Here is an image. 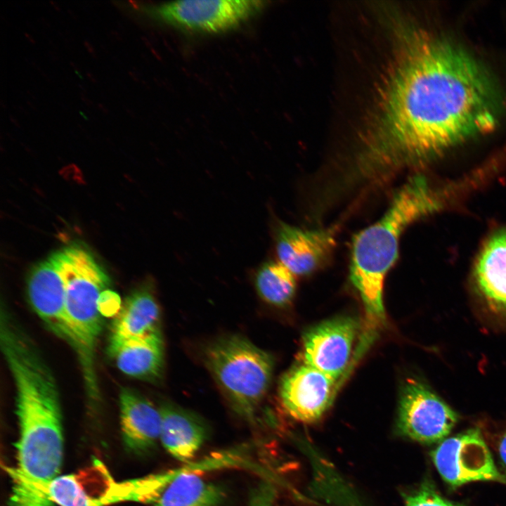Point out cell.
Here are the masks:
<instances>
[{
    "label": "cell",
    "instance_id": "obj_1",
    "mask_svg": "<svg viewBox=\"0 0 506 506\" xmlns=\"http://www.w3.org/2000/svg\"><path fill=\"white\" fill-rule=\"evenodd\" d=\"M360 158L368 176L391 171L496 124L502 99L472 56L440 39L406 44Z\"/></svg>",
    "mask_w": 506,
    "mask_h": 506
},
{
    "label": "cell",
    "instance_id": "obj_2",
    "mask_svg": "<svg viewBox=\"0 0 506 506\" xmlns=\"http://www.w3.org/2000/svg\"><path fill=\"white\" fill-rule=\"evenodd\" d=\"M0 342L15 386L18 465L29 471H58L63 438L60 397L53 373L7 312L1 314Z\"/></svg>",
    "mask_w": 506,
    "mask_h": 506
},
{
    "label": "cell",
    "instance_id": "obj_3",
    "mask_svg": "<svg viewBox=\"0 0 506 506\" xmlns=\"http://www.w3.org/2000/svg\"><path fill=\"white\" fill-rule=\"evenodd\" d=\"M436 207V197L424 179L414 176L395 193L382 218L353 237L350 280L372 321L384 320V282L398 258L401 233Z\"/></svg>",
    "mask_w": 506,
    "mask_h": 506
},
{
    "label": "cell",
    "instance_id": "obj_4",
    "mask_svg": "<svg viewBox=\"0 0 506 506\" xmlns=\"http://www.w3.org/2000/svg\"><path fill=\"white\" fill-rule=\"evenodd\" d=\"M65 286V318L69 342L78 353L90 396H97L94 351L102 328L99 299L110 280L84 247L72 245L52 254Z\"/></svg>",
    "mask_w": 506,
    "mask_h": 506
},
{
    "label": "cell",
    "instance_id": "obj_5",
    "mask_svg": "<svg viewBox=\"0 0 506 506\" xmlns=\"http://www.w3.org/2000/svg\"><path fill=\"white\" fill-rule=\"evenodd\" d=\"M205 360L235 411L253 417L270 385L271 356L247 339L231 335L210 344Z\"/></svg>",
    "mask_w": 506,
    "mask_h": 506
},
{
    "label": "cell",
    "instance_id": "obj_6",
    "mask_svg": "<svg viewBox=\"0 0 506 506\" xmlns=\"http://www.w3.org/2000/svg\"><path fill=\"white\" fill-rule=\"evenodd\" d=\"M51 500L59 506H108L120 502H153L149 476L117 481L99 460L73 474L58 476L49 485Z\"/></svg>",
    "mask_w": 506,
    "mask_h": 506
},
{
    "label": "cell",
    "instance_id": "obj_7",
    "mask_svg": "<svg viewBox=\"0 0 506 506\" xmlns=\"http://www.w3.org/2000/svg\"><path fill=\"white\" fill-rule=\"evenodd\" d=\"M265 6L259 0H183L154 6L150 13L173 27L202 33H221L245 22Z\"/></svg>",
    "mask_w": 506,
    "mask_h": 506
},
{
    "label": "cell",
    "instance_id": "obj_8",
    "mask_svg": "<svg viewBox=\"0 0 506 506\" xmlns=\"http://www.w3.org/2000/svg\"><path fill=\"white\" fill-rule=\"evenodd\" d=\"M431 457L441 478L452 487L480 481L506 484L477 428L445 439Z\"/></svg>",
    "mask_w": 506,
    "mask_h": 506
},
{
    "label": "cell",
    "instance_id": "obj_9",
    "mask_svg": "<svg viewBox=\"0 0 506 506\" xmlns=\"http://www.w3.org/2000/svg\"><path fill=\"white\" fill-rule=\"evenodd\" d=\"M458 421L457 413L426 385L413 379L406 382L398 415L402 434L422 443L441 442Z\"/></svg>",
    "mask_w": 506,
    "mask_h": 506
},
{
    "label": "cell",
    "instance_id": "obj_10",
    "mask_svg": "<svg viewBox=\"0 0 506 506\" xmlns=\"http://www.w3.org/2000/svg\"><path fill=\"white\" fill-rule=\"evenodd\" d=\"M358 327L353 318L341 317L311 329L304 339V363L337 380L349 364Z\"/></svg>",
    "mask_w": 506,
    "mask_h": 506
},
{
    "label": "cell",
    "instance_id": "obj_11",
    "mask_svg": "<svg viewBox=\"0 0 506 506\" xmlns=\"http://www.w3.org/2000/svg\"><path fill=\"white\" fill-rule=\"evenodd\" d=\"M336 381L305 363L294 368L281 382L280 394L285 410L300 422L318 420L332 402Z\"/></svg>",
    "mask_w": 506,
    "mask_h": 506
},
{
    "label": "cell",
    "instance_id": "obj_12",
    "mask_svg": "<svg viewBox=\"0 0 506 506\" xmlns=\"http://www.w3.org/2000/svg\"><path fill=\"white\" fill-rule=\"evenodd\" d=\"M335 245L332 229L306 230L283 222L276 228L278 261L294 275H309L318 269Z\"/></svg>",
    "mask_w": 506,
    "mask_h": 506
},
{
    "label": "cell",
    "instance_id": "obj_13",
    "mask_svg": "<svg viewBox=\"0 0 506 506\" xmlns=\"http://www.w3.org/2000/svg\"><path fill=\"white\" fill-rule=\"evenodd\" d=\"M27 294L37 314L53 332L69 342L65 318L64 282L51 256L31 269Z\"/></svg>",
    "mask_w": 506,
    "mask_h": 506
},
{
    "label": "cell",
    "instance_id": "obj_14",
    "mask_svg": "<svg viewBox=\"0 0 506 506\" xmlns=\"http://www.w3.org/2000/svg\"><path fill=\"white\" fill-rule=\"evenodd\" d=\"M121 427L126 446L136 453L152 448L160 439L162 418L146 398L129 389L119 394Z\"/></svg>",
    "mask_w": 506,
    "mask_h": 506
},
{
    "label": "cell",
    "instance_id": "obj_15",
    "mask_svg": "<svg viewBox=\"0 0 506 506\" xmlns=\"http://www.w3.org/2000/svg\"><path fill=\"white\" fill-rule=\"evenodd\" d=\"M160 316L152 287L145 285L136 290L127 297L112 323L108 349L160 330Z\"/></svg>",
    "mask_w": 506,
    "mask_h": 506
},
{
    "label": "cell",
    "instance_id": "obj_16",
    "mask_svg": "<svg viewBox=\"0 0 506 506\" xmlns=\"http://www.w3.org/2000/svg\"><path fill=\"white\" fill-rule=\"evenodd\" d=\"M160 411V440L171 455L188 462L205 441L207 432L204 424L196 416L174 405L164 404Z\"/></svg>",
    "mask_w": 506,
    "mask_h": 506
},
{
    "label": "cell",
    "instance_id": "obj_17",
    "mask_svg": "<svg viewBox=\"0 0 506 506\" xmlns=\"http://www.w3.org/2000/svg\"><path fill=\"white\" fill-rule=\"evenodd\" d=\"M475 278L490 309L506 316V230L496 233L485 244L477 260Z\"/></svg>",
    "mask_w": 506,
    "mask_h": 506
},
{
    "label": "cell",
    "instance_id": "obj_18",
    "mask_svg": "<svg viewBox=\"0 0 506 506\" xmlns=\"http://www.w3.org/2000/svg\"><path fill=\"white\" fill-rule=\"evenodd\" d=\"M118 368L130 377L156 380L164 367V344L160 330L130 339L108 349Z\"/></svg>",
    "mask_w": 506,
    "mask_h": 506
},
{
    "label": "cell",
    "instance_id": "obj_19",
    "mask_svg": "<svg viewBox=\"0 0 506 506\" xmlns=\"http://www.w3.org/2000/svg\"><path fill=\"white\" fill-rule=\"evenodd\" d=\"M199 473L189 471L179 475L153 502V506H225L224 490L206 481Z\"/></svg>",
    "mask_w": 506,
    "mask_h": 506
},
{
    "label": "cell",
    "instance_id": "obj_20",
    "mask_svg": "<svg viewBox=\"0 0 506 506\" xmlns=\"http://www.w3.org/2000/svg\"><path fill=\"white\" fill-rule=\"evenodd\" d=\"M254 283L259 296L277 306L290 303L296 290L294 275L279 261H268L261 265Z\"/></svg>",
    "mask_w": 506,
    "mask_h": 506
},
{
    "label": "cell",
    "instance_id": "obj_21",
    "mask_svg": "<svg viewBox=\"0 0 506 506\" xmlns=\"http://www.w3.org/2000/svg\"><path fill=\"white\" fill-rule=\"evenodd\" d=\"M9 506H56L48 491L25 481L13 479Z\"/></svg>",
    "mask_w": 506,
    "mask_h": 506
},
{
    "label": "cell",
    "instance_id": "obj_22",
    "mask_svg": "<svg viewBox=\"0 0 506 506\" xmlns=\"http://www.w3.org/2000/svg\"><path fill=\"white\" fill-rule=\"evenodd\" d=\"M405 506H466L443 498L429 481H424L420 487L405 495Z\"/></svg>",
    "mask_w": 506,
    "mask_h": 506
},
{
    "label": "cell",
    "instance_id": "obj_23",
    "mask_svg": "<svg viewBox=\"0 0 506 506\" xmlns=\"http://www.w3.org/2000/svg\"><path fill=\"white\" fill-rule=\"evenodd\" d=\"M276 495V489L272 483L261 481L252 490L249 506H275Z\"/></svg>",
    "mask_w": 506,
    "mask_h": 506
},
{
    "label": "cell",
    "instance_id": "obj_24",
    "mask_svg": "<svg viewBox=\"0 0 506 506\" xmlns=\"http://www.w3.org/2000/svg\"><path fill=\"white\" fill-rule=\"evenodd\" d=\"M98 306L103 316L117 313L121 308L119 297L115 292L106 290L100 297Z\"/></svg>",
    "mask_w": 506,
    "mask_h": 506
},
{
    "label": "cell",
    "instance_id": "obj_25",
    "mask_svg": "<svg viewBox=\"0 0 506 506\" xmlns=\"http://www.w3.org/2000/svg\"><path fill=\"white\" fill-rule=\"evenodd\" d=\"M499 457L506 472V432L502 436L498 446Z\"/></svg>",
    "mask_w": 506,
    "mask_h": 506
},
{
    "label": "cell",
    "instance_id": "obj_26",
    "mask_svg": "<svg viewBox=\"0 0 506 506\" xmlns=\"http://www.w3.org/2000/svg\"><path fill=\"white\" fill-rule=\"evenodd\" d=\"M323 462H326V461H323ZM321 462H320V463H321ZM320 463H318V464H320ZM318 465H316V466H317ZM316 466H315V467H316ZM314 467H313V469H314Z\"/></svg>",
    "mask_w": 506,
    "mask_h": 506
}]
</instances>
